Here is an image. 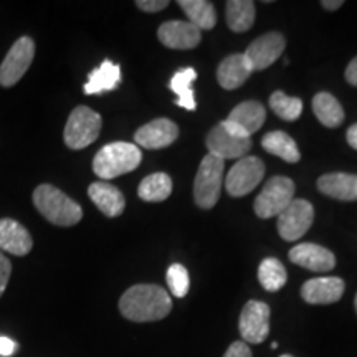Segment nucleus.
I'll use <instances>...</instances> for the list:
<instances>
[{"label": "nucleus", "mask_w": 357, "mask_h": 357, "mask_svg": "<svg viewBox=\"0 0 357 357\" xmlns=\"http://www.w3.org/2000/svg\"><path fill=\"white\" fill-rule=\"evenodd\" d=\"M121 83V66L105 60L88 75V82L84 84V95H101V93L113 91Z\"/></svg>", "instance_id": "412c9836"}, {"label": "nucleus", "mask_w": 357, "mask_h": 357, "mask_svg": "<svg viewBox=\"0 0 357 357\" xmlns=\"http://www.w3.org/2000/svg\"><path fill=\"white\" fill-rule=\"evenodd\" d=\"M258 280L266 291L276 293L287 284V268L276 258H265L258 266Z\"/></svg>", "instance_id": "c85d7f7f"}, {"label": "nucleus", "mask_w": 357, "mask_h": 357, "mask_svg": "<svg viewBox=\"0 0 357 357\" xmlns=\"http://www.w3.org/2000/svg\"><path fill=\"white\" fill-rule=\"evenodd\" d=\"M294 199V182L289 177L276 176L266 182L253 208L260 218L278 217Z\"/></svg>", "instance_id": "423d86ee"}, {"label": "nucleus", "mask_w": 357, "mask_h": 357, "mask_svg": "<svg viewBox=\"0 0 357 357\" xmlns=\"http://www.w3.org/2000/svg\"><path fill=\"white\" fill-rule=\"evenodd\" d=\"M270 108L284 121H296L303 113V101L300 98L287 96L283 91H275L270 96Z\"/></svg>", "instance_id": "c756f323"}, {"label": "nucleus", "mask_w": 357, "mask_h": 357, "mask_svg": "<svg viewBox=\"0 0 357 357\" xmlns=\"http://www.w3.org/2000/svg\"><path fill=\"white\" fill-rule=\"evenodd\" d=\"M158 38L164 47L172 50H192L202 40V32L190 22L169 20L159 26Z\"/></svg>", "instance_id": "ddd939ff"}, {"label": "nucleus", "mask_w": 357, "mask_h": 357, "mask_svg": "<svg viewBox=\"0 0 357 357\" xmlns=\"http://www.w3.org/2000/svg\"><path fill=\"white\" fill-rule=\"evenodd\" d=\"M252 73L247 58L236 53L222 60L217 70V79L223 89H236L247 82Z\"/></svg>", "instance_id": "4be33fe9"}, {"label": "nucleus", "mask_w": 357, "mask_h": 357, "mask_svg": "<svg viewBox=\"0 0 357 357\" xmlns=\"http://www.w3.org/2000/svg\"><path fill=\"white\" fill-rule=\"evenodd\" d=\"M223 357H253V356H252V351H250L247 342L235 341L234 344H231L229 349L225 351Z\"/></svg>", "instance_id": "72a5a7b5"}, {"label": "nucleus", "mask_w": 357, "mask_h": 357, "mask_svg": "<svg viewBox=\"0 0 357 357\" xmlns=\"http://www.w3.org/2000/svg\"><path fill=\"white\" fill-rule=\"evenodd\" d=\"M287 40L278 32H270L258 37L255 42L250 43L243 56L247 58L252 71H261L271 66L284 52Z\"/></svg>", "instance_id": "f8f14e48"}, {"label": "nucleus", "mask_w": 357, "mask_h": 357, "mask_svg": "<svg viewBox=\"0 0 357 357\" xmlns=\"http://www.w3.org/2000/svg\"><path fill=\"white\" fill-rule=\"evenodd\" d=\"M354 306H356V312H357V293H356V298H354Z\"/></svg>", "instance_id": "58836bf2"}, {"label": "nucleus", "mask_w": 357, "mask_h": 357, "mask_svg": "<svg viewBox=\"0 0 357 357\" xmlns=\"http://www.w3.org/2000/svg\"><path fill=\"white\" fill-rule=\"evenodd\" d=\"M346 289L344 280L337 276H321L307 280L301 288V298L310 305H333L342 298Z\"/></svg>", "instance_id": "dca6fc26"}, {"label": "nucleus", "mask_w": 357, "mask_h": 357, "mask_svg": "<svg viewBox=\"0 0 357 357\" xmlns=\"http://www.w3.org/2000/svg\"><path fill=\"white\" fill-rule=\"evenodd\" d=\"M289 260L311 271H331L336 266V257L331 250L316 243H301L293 247L289 250Z\"/></svg>", "instance_id": "f3484780"}, {"label": "nucleus", "mask_w": 357, "mask_h": 357, "mask_svg": "<svg viewBox=\"0 0 357 357\" xmlns=\"http://www.w3.org/2000/svg\"><path fill=\"white\" fill-rule=\"evenodd\" d=\"M321 6H323L326 10L334 12V10H339V8L344 6V2H342V0H323Z\"/></svg>", "instance_id": "4c0bfd02"}, {"label": "nucleus", "mask_w": 357, "mask_h": 357, "mask_svg": "<svg viewBox=\"0 0 357 357\" xmlns=\"http://www.w3.org/2000/svg\"><path fill=\"white\" fill-rule=\"evenodd\" d=\"M178 137V128L167 118H158L144 124L134 134L136 144L144 149H162L171 146Z\"/></svg>", "instance_id": "2eb2a0df"}, {"label": "nucleus", "mask_w": 357, "mask_h": 357, "mask_svg": "<svg viewBox=\"0 0 357 357\" xmlns=\"http://www.w3.org/2000/svg\"><path fill=\"white\" fill-rule=\"evenodd\" d=\"M33 205L48 222L58 227L77 225L83 218L79 204L52 184H42L33 190Z\"/></svg>", "instance_id": "f03ea898"}, {"label": "nucleus", "mask_w": 357, "mask_h": 357, "mask_svg": "<svg viewBox=\"0 0 357 357\" xmlns=\"http://www.w3.org/2000/svg\"><path fill=\"white\" fill-rule=\"evenodd\" d=\"M318 189L331 199L354 202L357 200V176L346 172L324 174L318 178Z\"/></svg>", "instance_id": "aec40b11"}, {"label": "nucleus", "mask_w": 357, "mask_h": 357, "mask_svg": "<svg viewBox=\"0 0 357 357\" xmlns=\"http://www.w3.org/2000/svg\"><path fill=\"white\" fill-rule=\"evenodd\" d=\"M178 7L185 12L187 19L192 25L202 30H212L217 24L215 7L207 0H178Z\"/></svg>", "instance_id": "a878e982"}, {"label": "nucleus", "mask_w": 357, "mask_h": 357, "mask_svg": "<svg viewBox=\"0 0 357 357\" xmlns=\"http://www.w3.org/2000/svg\"><path fill=\"white\" fill-rule=\"evenodd\" d=\"M280 357H293V356H289V354H283V356H280Z\"/></svg>", "instance_id": "ea45409f"}, {"label": "nucleus", "mask_w": 357, "mask_h": 357, "mask_svg": "<svg viewBox=\"0 0 357 357\" xmlns=\"http://www.w3.org/2000/svg\"><path fill=\"white\" fill-rule=\"evenodd\" d=\"M171 311V296L158 284H134L119 298V312L132 323L160 321Z\"/></svg>", "instance_id": "f257e3e1"}, {"label": "nucleus", "mask_w": 357, "mask_h": 357, "mask_svg": "<svg viewBox=\"0 0 357 357\" xmlns=\"http://www.w3.org/2000/svg\"><path fill=\"white\" fill-rule=\"evenodd\" d=\"M312 111L326 128H337L344 121V109L331 93L321 91L312 98Z\"/></svg>", "instance_id": "5701e85b"}, {"label": "nucleus", "mask_w": 357, "mask_h": 357, "mask_svg": "<svg viewBox=\"0 0 357 357\" xmlns=\"http://www.w3.org/2000/svg\"><path fill=\"white\" fill-rule=\"evenodd\" d=\"M225 160L207 154L200 162L194 181V199L200 208H212L220 199Z\"/></svg>", "instance_id": "20e7f679"}, {"label": "nucleus", "mask_w": 357, "mask_h": 357, "mask_svg": "<svg viewBox=\"0 0 357 357\" xmlns=\"http://www.w3.org/2000/svg\"><path fill=\"white\" fill-rule=\"evenodd\" d=\"M261 146L266 153L278 155L283 160H287L289 164L298 162L301 159L300 149H298L296 142L289 134L284 131H271L268 132L261 139Z\"/></svg>", "instance_id": "393cba45"}, {"label": "nucleus", "mask_w": 357, "mask_h": 357, "mask_svg": "<svg viewBox=\"0 0 357 357\" xmlns=\"http://www.w3.org/2000/svg\"><path fill=\"white\" fill-rule=\"evenodd\" d=\"M101 116L88 106H78L71 111L66 121L63 139L65 144L73 151H79L93 144L101 131Z\"/></svg>", "instance_id": "39448f33"}, {"label": "nucleus", "mask_w": 357, "mask_h": 357, "mask_svg": "<svg viewBox=\"0 0 357 357\" xmlns=\"http://www.w3.org/2000/svg\"><path fill=\"white\" fill-rule=\"evenodd\" d=\"M35 56V42L30 37H20L0 65V86L10 88L22 79Z\"/></svg>", "instance_id": "6e6552de"}, {"label": "nucleus", "mask_w": 357, "mask_h": 357, "mask_svg": "<svg viewBox=\"0 0 357 357\" xmlns=\"http://www.w3.org/2000/svg\"><path fill=\"white\" fill-rule=\"evenodd\" d=\"M172 194V178L164 172L144 177L137 187V195L146 202H162Z\"/></svg>", "instance_id": "cd10ccee"}, {"label": "nucleus", "mask_w": 357, "mask_h": 357, "mask_svg": "<svg viewBox=\"0 0 357 357\" xmlns=\"http://www.w3.org/2000/svg\"><path fill=\"white\" fill-rule=\"evenodd\" d=\"M227 25L231 32L243 33L255 24V3L252 0H230L227 3Z\"/></svg>", "instance_id": "b1692460"}, {"label": "nucleus", "mask_w": 357, "mask_h": 357, "mask_svg": "<svg viewBox=\"0 0 357 357\" xmlns=\"http://www.w3.org/2000/svg\"><path fill=\"white\" fill-rule=\"evenodd\" d=\"M142 160L141 149L132 142H111L98 151L93 171L100 178H114L132 172Z\"/></svg>", "instance_id": "7ed1b4c3"}, {"label": "nucleus", "mask_w": 357, "mask_h": 357, "mask_svg": "<svg viewBox=\"0 0 357 357\" xmlns=\"http://www.w3.org/2000/svg\"><path fill=\"white\" fill-rule=\"evenodd\" d=\"M266 109L258 101H245L235 106L225 123L243 137H252L265 124Z\"/></svg>", "instance_id": "4468645a"}, {"label": "nucleus", "mask_w": 357, "mask_h": 357, "mask_svg": "<svg viewBox=\"0 0 357 357\" xmlns=\"http://www.w3.org/2000/svg\"><path fill=\"white\" fill-rule=\"evenodd\" d=\"M15 351H17V342H13L12 339H8L6 336H0V356L10 357L12 354H15Z\"/></svg>", "instance_id": "f704fd0d"}, {"label": "nucleus", "mask_w": 357, "mask_h": 357, "mask_svg": "<svg viewBox=\"0 0 357 357\" xmlns=\"http://www.w3.org/2000/svg\"><path fill=\"white\" fill-rule=\"evenodd\" d=\"M265 177V164L257 155H245L229 171L223 181H225V189L231 197H243L250 192L255 190L260 184L261 178Z\"/></svg>", "instance_id": "0eeeda50"}, {"label": "nucleus", "mask_w": 357, "mask_h": 357, "mask_svg": "<svg viewBox=\"0 0 357 357\" xmlns=\"http://www.w3.org/2000/svg\"><path fill=\"white\" fill-rule=\"evenodd\" d=\"M207 149L211 151L208 154L217 155L220 159H242L252 147V139L250 137L240 136L235 132L225 121L218 123L211 132L207 134Z\"/></svg>", "instance_id": "1a4fd4ad"}, {"label": "nucleus", "mask_w": 357, "mask_h": 357, "mask_svg": "<svg viewBox=\"0 0 357 357\" xmlns=\"http://www.w3.org/2000/svg\"><path fill=\"white\" fill-rule=\"evenodd\" d=\"M167 6H169L167 0H137L136 2V7L139 8V10L149 12V13L164 10Z\"/></svg>", "instance_id": "473e14b6"}, {"label": "nucleus", "mask_w": 357, "mask_h": 357, "mask_svg": "<svg viewBox=\"0 0 357 357\" xmlns=\"http://www.w3.org/2000/svg\"><path fill=\"white\" fill-rule=\"evenodd\" d=\"M167 284L171 293L176 298H184L187 293H189L190 288V278H189V271L184 265L181 263H174V265L169 266L167 270Z\"/></svg>", "instance_id": "7c9ffc66"}, {"label": "nucleus", "mask_w": 357, "mask_h": 357, "mask_svg": "<svg viewBox=\"0 0 357 357\" xmlns=\"http://www.w3.org/2000/svg\"><path fill=\"white\" fill-rule=\"evenodd\" d=\"M88 195L91 202L109 218L119 217L126 208V199L123 192L106 181L93 182L88 187Z\"/></svg>", "instance_id": "6ab92c4d"}, {"label": "nucleus", "mask_w": 357, "mask_h": 357, "mask_svg": "<svg viewBox=\"0 0 357 357\" xmlns=\"http://www.w3.org/2000/svg\"><path fill=\"white\" fill-rule=\"evenodd\" d=\"M344 77H346V82L349 83L351 86H356L357 88V56L352 58L351 63L347 65Z\"/></svg>", "instance_id": "c9c22d12"}, {"label": "nucleus", "mask_w": 357, "mask_h": 357, "mask_svg": "<svg viewBox=\"0 0 357 357\" xmlns=\"http://www.w3.org/2000/svg\"><path fill=\"white\" fill-rule=\"evenodd\" d=\"M314 220V208L307 200L293 199V202L278 215V234L287 242H296Z\"/></svg>", "instance_id": "9d476101"}, {"label": "nucleus", "mask_w": 357, "mask_h": 357, "mask_svg": "<svg viewBox=\"0 0 357 357\" xmlns=\"http://www.w3.org/2000/svg\"><path fill=\"white\" fill-rule=\"evenodd\" d=\"M32 236L20 222L0 218V250L15 257H25L32 252Z\"/></svg>", "instance_id": "a211bd4d"}, {"label": "nucleus", "mask_w": 357, "mask_h": 357, "mask_svg": "<svg viewBox=\"0 0 357 357\" xmlns=\"http://www.w3.org/2000/svg\"><path fill=\"white\" fill-rule=\"evenodd\" d=\"M238 329L243 342L260 344L270 334V306L263 301H248L240 314Z\"/></svg>", "instance_id": "9b49d317"}, {"label": "nucleus", "mask_w": 357, "mask_h": 357, "mask_svg": "<svg viewBox=\"0 0 357 357\" xmlns=\"http://www.w3.org/2000/svg\"><path fill=\"white\" fill-rule=\"evenodd\" d=\"M346 139H347V144H349L352 149L357 151V123L352 124V126L347 129Z\"/></svg>", "instance_id": "e433bc0d"}, {"label": "nucleus", "mask_w": 357, "mask_h": 357, "mask_svg": "<svg viewBox=\"0 0 357 357\" xmlns=\"http://www.w3.org/2000/svg\"><path fill=\"white\" fill-rule=\"evenodd\" d=\"M10 275H12V263L2 252H0V298H2V294L6 293Z\"/></svg>", "instance_id": "2f4dec72"}, {"label": "nucleus", "mask_w": 357, "mask_h": 357, "mask_svg": "<svg viewBox=\"0 0 357 357\" xmlns=\"http://www.w3.org/2000/svg\"><path fill=\"white\" fill-rule=\"evenodd\" d=\"M197 79V73L194 68H182L174 73L169 88L176 93L177 96V106L184 108L187 111H194L197 108V101H195L194 89H192V83Z\"/></svg>", "instance_id": "bb28decb"}]
</instances>
